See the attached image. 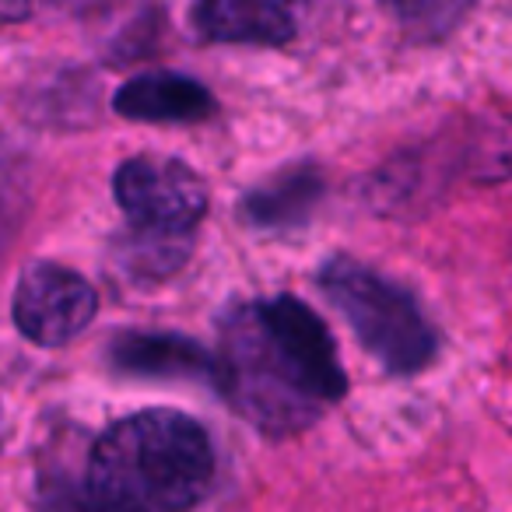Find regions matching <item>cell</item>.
Wrapping results in <instances>:
<instances>
[{
  "mask_svg": "<svg viewBox=\"0 0 512 512\" xmlns=\"http://www.w3.org/2000/svg\"><path fill=\"white\" fill-rule=\"evenodd\" d=\"M218 386L271 439L309 428L348 393L327 323L295 295L239 306L221 320Z\"/></svg>",
  "mask_w": 512,
  "mask_h": 512,
  "instance_id": "6da1fadb",
  "label": "cell"
},
{
  "mask_svg": "<svg viewBox=\"0 0 512 512\" xmlns=\"http://www.w3.org/2000/svg\"><path fill=\"white\" fill-rule=\"evenodd\" d=\"M214 481L211 435L190 414L148 407L95 439L85 491L102 512H186Z\"/></svg>",
  "mask_w": 512,
  "mask_h": 512,
  "instance_id": "7a4b0ae2",
  "label": "cell"
},
{
  "mask_svg": "<svg viewBox=\"0 0 512 512\" xmlns=\"http://www.w3.org/2000/svg\"><path fill=\"white\" fill-rule=\"evenodd\" d=\"M460 179H512V120H470L393 155L365 183V200L386 218H414L439 204Z\"/></svg>",
  "mask_w": 512,
  "mask_h": 512,
  "instance_id": "3957f363",
  "label": "cell"
},
{
  "mask_svg": "<svg viewBox=\"0 0 512 512\" xmlns=\"http://www.w3.org/2000/svg\"><path fill=\"white\" fill-rule=\"evenodd\" d=\"M320 288L355 330L358 344L390 372H418L439 355V334L404 285L351 256H330Z\"/></svg>",
  "mask_w": 512,
  "mask_h": 512,
  "instance_id": "277c9868",
  "label": "cell"
},
{
  "mask_svg": "<svg viewBox=\"0 0 512 512\" xmlns=\"http://www.w3.org/2000/svg\"><path fill=\"white\" fill-rule=\"evenodd\" d=\"M113 193L137 232L190 235L207 214V183L183 158H127L113 176Z\"/></svg>",
  "mask_w": 512,
  "mask_h": 512,
  "instance_id": "5b68a950",
  "label": "cell"
},
{
  "mask_svg": "<svg viewBox=\"0 0 512 512\" xmlns=\"http://www.w3.org/2000/svg\"><path fill=\"white\" fill-rule=\"evenodd\" d=\"M95 309H99V295L92 281L57 260L25 264L11 299L18 334L39 348L71 344L95 320Z\"/></svg>",
  "mask_w": 512,
  "mask_h": 512,
  "instance_id": "8992f818",
  "label": "cell"
},
{
  "mask_svg": "<svg viewBox=\"0 0 512 512\" xmlns=\"http://www.w3.org/2000/svg\"><path fill=\"white\" fill-rule=\"evenodd\" d=\"M113 109L123 120L141 123H197L214 116L218 99L204 81L176 71H144L123 81L113 95Z\"/></svg>",
  "mask_w": 512,
  "mask_h": 512,
  "instance_id": "52a82bcc",
  "label": "cell"
},
{
  "mask_svg": "<svg viewBox=\"0 0 512 512\" xmlns=\"http://www.w3.org/2000/svg\"><path fill=\"white\" fill-rule=\"evenodd\" d=\"M109 362L120 372L158 379H211L218 383V358L183 334H141L127 330L109 344Z\"/></svg>",
  "mask_w": 512,
  "mask_h": 512,
  "instance_id": "ba28073f",
  "label": "cell"
},
{
  "mask_svg": "<svg viewBox=\"0 0 512 512\" xmlns=\"http://www.w3.org/2000/svg\"><path fill=\"white\" fill-rule=\"evenodd\" d=\"M193 29L211 43L281 46L295 36V18L274 0H207L190 11Z\"/></svg>",
  "mask_w": 512,
  "mask_h": 512,
  "instance_id": "9c48e42d",
  "label": "cell"
},
{
  "mask_svg": "<svg viewBox=\"0 0 512 512\" xmlns=\"http://www.w3.org/2000/svg\"><path fill=\"white\" fill-rule=\"evenodd\" d=\"M323 197V176L316 165H292L274 172L267 183L242 197V218L256 228H292L313 214Z\"/></svg>",
  "mask_w": 512,
  "mask_h": 512,
  "instance_id": "30bf717a",
  "label": "cell"
},
{
  "mask_svg": "<svg viewBox=\"0 0 512 512\" xmlns=\"http://www.w3.org/2000/svg\"><path fill=\"white\" fill-rule=\"evenodd\" d=\"M39 512H102V509L88 498L85 484H71L64 481V474H57L46 484L43 498H39Z\"/></svg>",
  "mask_w": 512,
  "mask_h": 512,
  "instance_id": "8fae6325",
  "label": "cell"
}]
</instances>
